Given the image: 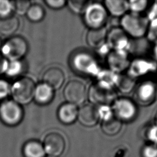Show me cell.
<instances>
[{
	"label": "cell",
	"instance_id": "obj_41",
	"mask_svg": "<svg viewBox=\"0 0 157 157\" xmlns=\"http://www.w3.org/2000/svg\"><path fill=\"white\" fill-rule=\"evenodd\" d=\"M153 53L156 59L157 60V44H155V45L153 48Z\"/></svg>",
	"mask_w": 157,
	"mask_h": 157
},
{
	"label": "cell",
	"instance_id": "obj_2",
	"mask_svg": "<svg viewBox=\"0 0 157 157\" xmlns=\"http://www.w3.org/2000/svg\"><path fill=\"white\" fill-rule=\"evenodd\" d=\"M72 68L78 73L96 77L101 70L97 61L91 54L85 52H78L71 58Z\"/></svg>",
	"mask_w": 157,
	"mask_h": 157
},
{
	"label": "cell",
	"instance_id": "obj_21",
	"mask_svg": "<svg viewBox=\"0 0 157 157\" xmlns=\"http://www.w3.org/2000/svg\"><path fill=\"white\" fill-rule=\"evenodd\" d=\"M24 157H45V151L42 143L36 140L27 141L22 148Z\"/></svg>",
	"mask_w": 157,
	"mask_h": 157
},
{
	"label": "cell",
	"instance_id": "obj_29",
	"mask_svg": "<svg viewBox=\"0 0 157 157\" xmlns=\"http://www.w3.org/2000/svg\"><path fill=\"white\" fill-rule=\"evenodd\" d=\"M148 2L145 0H131L128 1L129 10L131 13L140 14V12L144 11L147 6Z\"/></svg>",
	"mask_w": 157,
	"mask_h": 157
},
{
	"label": "cell",
	"instance_id": "obj_37",
	"mask_svg": "<svg viewBox=\"0 0 157 157\" xmlns=\"http://www.w3.org/2000/svg\"><path fill=\"white\" fill-rule=\"evenodd\" d=\"M46 4L52 9H58L63 7L66 1L64 0H46L45 1Z\"/></svg>",
	"mask_w": 157,
	"mask_h": 157
},
{
	"label": "cell",
	"instance_id": "obj_17",
	"mask_svg": "<svg viewBox=\"0 0 157 157\" xmlns=\"http://www.w3.org/2000/svg\"><path fill=\"white\" fill-rule=\"evenodd\" d=\"M78 110L77 105L68 102L63 104L58 110V118L64 124H72L77 119Z\"/></svg>",
	"mask_w": 157,
	"mask_h": 157
},
{
	"label": "cell",
	"instance_id": "obj_43",
	"mask_svg": "<svg viewBox=\"0 0 157 157\" xmlns=\"http://www.w3.org/2000/svg\"><path fill=\"white\" fill-rule=\"evenodd\" d=\"M1 47V36H0V48Z\"/></svg>",
	"mask_w": 157,
	"mask_h": 157
},
{
	"label": "cell",
	"instance_id": "obj_9",
	"mask_svg": "<svg viewBox=\"0 0 157 157\" xmlns=\"http://www.w3.org/2000/svg\"><path fill=\"white\" fill-rule=\"evenodd\" d=\"M87 98L92 104L111 105L117 95L113 88H107L95 83L89 88Z\"/></svg>",
	"mask_w": 157,
	"mask_h": 157
},
{
	"label": "cell",
	"instance_id": "obj_34",
	"mask_svg": "<svg viewBox=\"0 0 157 157\" xmlns=\"http://www.w3.org/2000/svg\"><path fill=\"white\" fill-rule=\"evenodd\" d=\"M142 157H157V146L153 144L145 145L142 150Z\"/></svg>",
	"mask_w": 157,
	"mask_h": 157
},
{
	"label": "cell",
	"instance_id": "obj_27",
	"mask_svg": "<svg viewBox=\"0 0 157 157\" xmlns=\"http://www.w3.org/2000/svg\"><path fill=\"white\" fill-rule=\"evenodd\" d=\"M26 14L30 21L33 22H39L44 18L45 10L40 5L34 4L30 6Z\"/></svg>",
	"mask_w": 157,
	"mask_h": 157
},
{
	"label": "cell",
	"instance_id": "obj_12",
	"mask_svg": "<svg viewBox=\"0 0 157 157\" xmlns=\"http://www.w3.org/2000/svg\"><path fill=\"white\" fill-rule=\"evenodd\" d=\"M106 42L112 50L128 53L130 50L131 41L121 28H113L107 32Z\"/></svg>",
	"mask_w": 157,
	"mask_h": 157
},
{
	"label": "cell",
	"instance_id": "obj_16",
	"mask_svg": "<svg viewBox=\"0 0 157 157\" xmlns=\"http://www.w3.org/2000/svg\"><path fill=\"white\" fill-rule=\"evenodd\" d=\"M43 83L50 86L53 90L59 89L64 83L65 77L63 71L58 67H53L47 69L44 74Z\"/></svg>",
	"mask_w": 157,
	"mask_h": 157
},
{
	"label": "cell",
	"instance_id": "obj_6",
	"mask_svg": "<svg viewBox=\"0 0 157 157\" xmlns=\"http://www.w3.org/2000/svg\"><path fill=\"white\" fill-rule=\"evenodd\" d=\"M23 117V109L14 100H4L0 104V119L5 124L16 126L21 121Z\"/></svg>",
	"mask_w": 157,
	"mask_h": 157
},
{
	"label": "cell",
	"instance_id": "obj_24",
	"mask_svg": "<svg viewBox=\"0 0 157 157\" xmlns=\"http://www.w3.org/2000/svg\"><path fill=\"white\" fill-rule=\"evenodd\" d=\"M115 86L120 92L128 93L136 86V79L128 74H119Z\"/></svg>",
	"mask_w": 157,
	"mask_h": 157
},
{
	"label": "cell",
	"instance_id": "obj_28",
	"mask_svg": "<svg viewBox=\"0 0 157 157\" xmlns=\"http://www.w3.org/2000/svg\"><path fill=\"white\" fill-rule=\"evenodd\" d=\"M91 2V1L86 0H72L67 1V6L73 12L83 14Z\"/></svg>",
	"mask_w": 157,
	"mask_h": 157
},
{
	"label": "cell",
	"instance_id": "obj_39",
	"mask_svg": "<svg viewBox=\"0 0 157 157\" xmlns=\"http://www.w3.org/2000/svg\"><path fill=\"white\" fill-rule=\"evenodd\" d=\"M98 53L101 56H107V55L110 53V52L112 50L109 46V45L105 42L104 44H103L102 46L97 48Z\"/></svg>",
	"mask_w": 157,
	"mask_h": 157
},
{
	"label": "cell",
	"instance_id": "obj_1",
	"mask_svg": "<svg viewBox=\"0 0 157 157\" xmlns=\"http://www.w3.org/2000/svg\"><path fill=\"white\" fill-rule=\"evenodd\" d=\"M149 21L147 17L140 14L127 13L121 17V28L128 36L135 39H140L147 32Z\"/></svg>",
	"mask_w": 157,
	"mask_h": 157
},
{
	"label": "cell",
	"instance_id": "obj_40",
	"mask_svg": "<svg viewBox=\"0 0 157 157\" xmlns=\"http://www.w3.org/2000/svg\"><path fill=\"white\" fill-rule=\"evenodd\" d=\"M7 63V61L1 55H0V75L4 73Z\"/></svg>",
	"mask_w": 157,
	"mask_h": 157
},
{
	"label": "cell",
	"instance_id": "obj_33",
	"mask_svg": "<svg viewBox=\"0 0 157 157\" xmlns=\"http://www.w3.org/2000/svg\"><path fill=\"white\" fill-rule=\"evenodd\" d=\"M13 10L12 1L7 0H0V17H6L11 15Z\"/></svg>",
	"mask_w": 157,
	"mask_h": 157
},
{
	"label": "cell",
	"instance_id": "obj_3",
	"mask_svg": "<svg viewBox=\"0 0 157 157\" xmlns=\"http://www.w3.org/2000/svg\"><path fill=\"white\" fill-rule=\"evenodd\" d=\"M36 85L29 77H22L16 80L10 88L13 100L19 104H27L34 99Z\"/></svg>",
	"mask_w": 157,
	"mask_h": 157
},
{
	"label": "cell",
	"instance_id": "obj_13",
	"mask_svg": "<svg viewBox=\"0 0 157 157\" xmlns=\"http://www.w3.org/2000/svg\"><path fill=\"white\" fill-rule=\"evenodd\" d=\"M42 145L47 155L52 157H58L64 152L66 142L61 134L52 132L45 137Z\"/></svg>",
	"mask_w": 157,
	"mask_h": 157
},
{
	"label": "cell",
	"instance_id": "obj_30",
	"mask_svg": "<svg viewBox=\"0 0 157 157\" xmlns=\"http://www.w3.org/2000/svg\"><path fill=\"white\" fill-rule=\"evenodd\" d=\"M98 112L99 119L102 121H107L114 117L113 112L111 105H101L98 107Z\"/></svg>",
	"mask_w": 157,
	"mask_h": 157
},
{
	"label": "cell",
	"instance_id": "obj_4",
	"mask_svg": "<svg viewBox=\"0 0 157 157\" xmlns=\"http://www.w3.org/2000/svg\"><path fill=\"white\" fill-rule=\"evenodd\" d=\"M28 44L21 36H13L1 46L2 56L9 61L20 60L27 53Z\"/></svg>",
	"mask_w": 157,
	"mask_h": 157
},
{
	"label": "cell",
	"instance_id": "obj_26",
	"mask_svg": "<svg viewBox=\"0 0 157 157\" xmlns=\"http://www.w3.org/2000/svg\"><path fill=\"white\" fill-rule=\"evenodd\" d=\"M24 70L23 63L20 60L7 61L4 73L10 77L19 76Z\"/></svg>",
	"mask_w": 157,
	"mask_h": 157
},
{
	"label": "cell",
	"instance_id": "obj_7",
	"mask_svg": "<svg viewBox=\"0 0 157 157\" xmlns=\"http://www.w3.org/2000/svg\"><path fill=\"white\" fill-rule=\"evenodd\" d=\"M115 117L122 121H129L137 115V104L127 97L117 98L111 105Z\"/></svg>",
	"mask_w": 157,
	"mask_h": 157
},
{
	"label": "cell",
	"instance_id": "obj_11",
	"mask_svg": "<svg viewBox=\"0 0 157 157\" xmlns=\"http://www.w3.org/2000/svg\"><path fill=\"white\" fill-rule=\"evenodd\" d=\"M156 71L157 63L155 61L149 58H137L130 62L127 74L136 79Z\"/></svg>",
	"mask_w": 157,
	"mask_h": 157
},
{
	"label": "cell",
	"instance_id": "obj_15",
	"mask_svg": "<svg viewBox=\"0 0 157 157\" xmlns=\"http://www.w3.org/2000/svg\"><path fill=\"white\" fill-rule=\"evenodd\" d=\"M77 119L84 126H94L99 120L98 107L92 104L83 105L78 110Z\"/></svg>",
	"mask_w": 157,
	"mask_h": 157
},
{
	"label": "cell",
	"instance_id": "obj_35",
	"mask_svg": "<svg viewBox=\"0 0 157 157\" xmlns=\"http://www.w3.org/2000/svg\"><path fill=\"white\" fill-rule=\"evenodd\" d=\"M10 88L9 83L6 80L0 79V100H2L7 97L10 93Z\"/></svg>",
	"mask_w": 157,
	"mask_h": 157
},
{
	"label": "cell",
	"instance_id": "obj_36",
	"mask_svg": "<svg viewBox=\"0 0 157 157\" xmlns=\"http://www.w3.org/2000/svg\"><path fill=\"white\" fill-rule=\"evenodd\" d=\"M147 138L152 143L157 144V124L149 127L146 132Z\"/></svg>",
	"mask_w": 157,
	"mask_h": 157
},
{
	"label": "cell",
	"instance_id": "obj_14",
	"mask_svg": "<svg viewBox=\"0 0 157 157\" xmlns=\"http://www.w3.org/2000/svg\"><path fill=\"white\" fill-rule=\"evenodd\" d=\"M130 62L128 59V53L126 52L111 50L107 56V63L109 69L118 74L128 69Z\"/></svg>",
	"mask_w": 157,
	"mask_h": 157
},
{
	"label": "cell",
	"instance_id": "obj_20",
	"mask_svg": "<svg viewBox=\"0 0 157 157\" xmlns=\"http://www.w3.org/2000/svg\"><path fill=\"white\" fill-rule=\"evenodd\" d=\"M104 6L108 13L115 17H122L129 10L128 1L124 0H106Z\"/></svg>",
	"mask_w": 157,
	"mask_h": 157
},
{
	"label": "cell",
	"instance_id": "obj_23",
	"mask_svg": "<svg viewBox=\"0 0 157 157\" xmlns=\"http://www.w3.org/2000/svg\"><path fill=\"white\" fill-rule=\"evenodd\" d=\"M118 75V74L114 72L109 69H101L96 77V83L107 88H113L116 85Z\"/></svg>",
	"mask_w": 157,
	"mask_h": 157
},
{
	"label": "cell",
	"instance_id": "obj_10",
	"mask_svg": "<svg viewBox=\"0 0 157 157\" xmlns=\"http://www.w3.org/2000/svg\"><path fill=\"white\" fill-rule=\"evenodd\" d=\"M63 95L68 103L78 105L85 101L88 91L83 83L77 80H72L66 85Z\"/></svg>",
	"mask_w": 157,
	"mask_h": 157
},
{
	"label": "cell",
	"instance_id": "obj_31",
	"mask_svg": "<svg viewBox=\"0 0 157 157\" xmlns=\"http://www.w3.org/2000/svg\"><path fill=\"white\" fill-rule=\"evenodd\" d=\"M13 5V10L17 14L23 15L26 13L31 4L28 1H12Z\"/></svg>",
	"mask_w": 157,
	"mask_h": 157
},
{
	"label": "cell",
	"instance_id": "obj_32",
	"mask_svg": "<svg viewBox=\"0 0 157 157\" xmlns=\"http://www.w3.org/2000/svg\"><path fill=\"white\" fill-rule=\"evenodd\" d=\"M146 35L148 40L155 43V44H157V20L149 21Z\"/></svg>",
	"mask_w": 157,
	"mask_h": 157
},
{
	"label": "cell",
	"instance_id": "obj_22",
	"mask_svg": "<svg viewBox=\"0 0 157 157\" xmlns=\"http://www.w3.org/2000/svg\"><path fill=\"white\" fill-rule=\"evenodd\" d=\"M19 20L14 15L6 17H0V35L10 36L13 34L18 29Z\"/></svg>",
	"mask_w": 157,
	"mask_h": 157
},
{
	"label": "cell",
	"instance_id": "obj_5",
	"mask_svg": "<svg viewBox=\"0 0 157 157\" xmlns=\"http://www.w3.org/2000/svg\"><path fill=\"white\" fill-rule=\"evenodd\" d=\"M107 16L108 12L104 5L91 2L83 13V20L90 29H98L104 27Z\"/></svg>",
	"mask_w": 157,
	"mask_h": 157
},
{
	"label": "cell",
	"instance_id": "obj_38",
	"mask_svg": "<svg viewBox=\"0 0 157 157\" xmlns=\"http://www.w3.org/2000/svg\"><path fill=\"white\" fill-rule=\"evenodd\" d=\"M147 18L148 21L157 20V2H155L150 7Z\"/></svg>",
	"mask_w": 157,
	"mask_h": 157
},
{
	"label": "cell",
	"instance_id": "obj_25",
	"mask_svg": "<svg viewBox=\"0 0 157 157\" xmlns=\"http://www.w3.org/2000/svg\"><path fill=\"white\" fill-rule=\"evenodd\" d=\"M122 128V122L116 117L102 122L101 129L103 132L108 136L117 134Z\"/></svg>",
	"mask_w": 157,
	"mask_h": 157
},
{
	"label": "cell",
	"instance_id": "obj_19",
	"mask_svg": "<svg viewBox=\"0 0 157 157\" xmlns=\"http://www.w3.org/2000/svg\"><path fill=\"white\" fill-rule=\"evenodd\" d=\"M54 96V90L44 83H41L36 86L34 99L41 105H45L50 103Z\"/></svg>",
	"mask_w": 157,
	"mask_h": 157
},
{
	"label": "cell",
	"instance_id": "obj_42",
	"mask_svg": "<svg viewBox=\"0 0 157 157\" xmlns=\"http://www.w3.org/2000/svg\"><path fill=\"white\" fill-rule=\"evenodd\" d=\"M155 123H156V124H157V111H156V114H155Z\"/></svg>",
	"mask_w": 157,
	"mask_h": 157
},
{
	"label": "cell",
	"instance_id": "obj_8",
	"mask_svg": "<svg viewBox=\"0 0 157 157\" xmlns=\"http://www.w3.org/2000/svg\"><path fill=\"white\" fill-rule=\"evenodd\" d=\"M157 98V85L152 80H147L139 83L134 93L136 104L147 106L153 104Z\"/></svg>",
	"mask_w": 157,
	"mask_h": 157
},
{
	"label": "cell",
	"instance_id": "obj_18",
	"mask_svg": "<svg viewBox=\"0 0 157 157\" xmlns=\"http://www.w3.org/2000/svg\"><path fill=\"white\" fill-rule=\"evenodd\" d=\"M107 31L105 27L90 29L86 35V41L89 46L98 48L106 42Z\"/></svg>",
	"mask_w": 157,
	"mask_h": 157
}]
</instances>
